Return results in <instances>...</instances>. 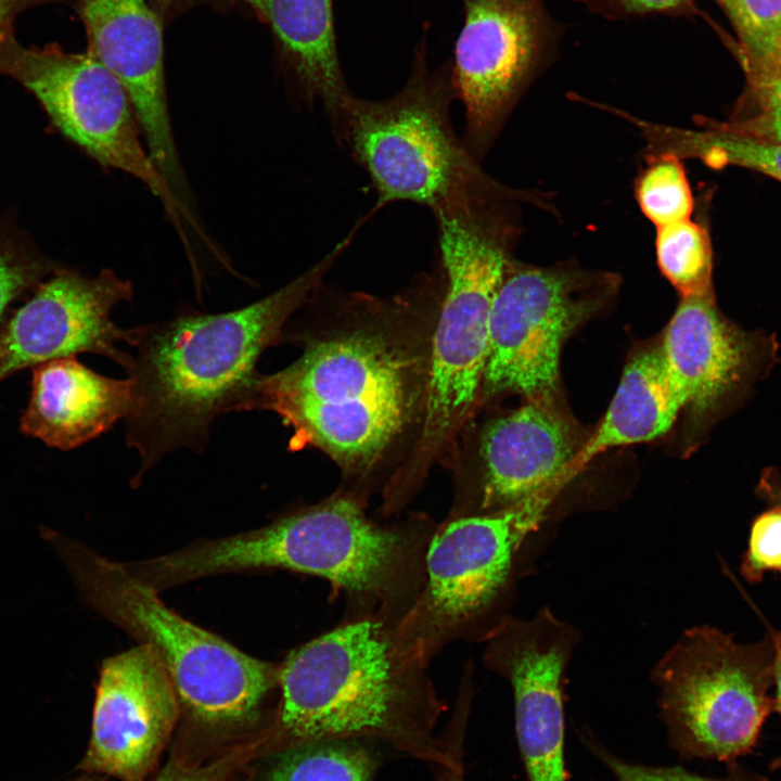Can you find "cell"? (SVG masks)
Masks as SVG:
<instances>
[{
    "mask_svg": "<svg viewBox=\"0 0 781 781\" xmlns=\"http://www.w3.org/2000/svg\"><path fill=\"white\" fill-rule=\"evenodd\" d=\"M755 494L768 505L781 507V471L776 468L763 470Z\"/></svg>",
    "mask_w": 781,
    "mask_h": 781,
    "instance_id": "obj_35",
    "label": "cell"
},
{
    "mask_svg": "<svg viewBox=\"0 0 781 781\" xmlns=\"http://www.w3.org/2000/svg\"><path fill=\"white\" fill-rule=\"evenodd\" d=\"M558 494L510 510L446 520L426 555L424 586L397 625L401 644L430 663L456 641L484 642L507 615L503 604L518 554Z\"/></svg>",
    "mask_w": 781,
    "mask_h": 781,
    "instance_id": "obj_8",
    "label": "cell"
},
{
    "mask_svg": "<svg viewBox=\"0 0 781 781\" xmlns=\"http://www.w3.org/2000/svg\"><path fill=\"white\" fill-rule=\"evenodd\" d=\"M682 411V396L661 348L638 353L626 364L599 425L575 457L572 476L611 448L650 441L666 434Z\"/></svg>",
    "mask_w": 781,
    "mask_h": 781,
    "instance_id": "obj_21",
    "label": "cell"
},
{
    "mask_svg": "<svg viewBox=\"0 0 781 781\" xmlns=\"http://www.w3.org/2000/svg\"><path fill=\"white\" fill-rule=\"evenodd\" d=\"M171 755L152 781H239L253 761L270 753L267 728L226 739L184 727Z\"/></svg>",
    "mask_w": 781,
    "mask_h": 781,
    "instance_id": "obj_23",
    "label": "cell"
},
{
    "mask_svg": "<svg viewBox=\"0 0 781 781\" xmlns=\"http://www.w3.org/2000/svg\"><path fill=\"white\" fill-rule=\"evenodd\" d=\"M84 24L86 51L126 89L154 164L171 185L184 187L170 125L164 24L145 0H66Z\"/></svg>",
    "mask_w": 781,
    "mask_h": 781,
    "instance_id": "obj_18",
    "label": "cell"
},
{
    "mask_svg": "<svg viewBox=\"0 0 781 781\" xmlns=\"http://www.w3.org/2000/svg\"><path fill=\"white\" fill-rule=\"evenodd\" d=\"M586 438L553 398L527 399L491 421L481 441L482 473L447 520L489 515L560 490Z\"/></svg>",
    "mask_w": 781,
    "mask_h": 781,
    "instance_id": "obj_17",
    "label": "cell"
},
{
    "mask_svg": "<svg viewBox=\"0 0 781 781\" xmlns=\"http://www.w3.org/2000/svg\"><path fill=\"white\" fill-rule=\"evenodd\" d=\"M180 712L174 683L149 644L105 658L95 687L90 740L77 769L120 781H146Z\"/></svg>",
    "mask_w": 781,
    "mask_h": 781,
    "instance_id": "obj_16",
    "label": "cell"
},
{
    "mask_svg": "<svg viewBox=\"0 0 781 781\" xmlns=\"http://www.w3.org/2000/svg\"><path fill=\"white\" fill-rule=\"evenodd\" d=\"M351 242L345 236L306 272L245 307L139 327L126 370L133 398L125 419L127 445L141 460L136 478L179 448L204 449L213 421L239 410L261 354Z\"/></svg>",
    "mask_w": 781,
    "mask_h": 781,
    "instance_id": "obj_2",
    "label": "cell"
},
{
    "mask_svg": "<svg viewBox=\"0 0 781 781\" xmlns=\"http://www.w3.org/2000/svg\"><path fill=\"white\" fill-rule=\"evenodd\" d=\"M438 524L424 514L381 524L351 496L334 495L266 526L200 540L148 559L157 590L227 573L285 569L318 576L345 601L343 620L398 625L425 581L426 555Z\"/></svg>",
    "mask_w": 781,
    "mask_h": 781,
    "instance_id": "obj_1",
    "label": "cell"
},
{
    "mask_svg": "<svg viewBox=\"0 0 781 781\" xmlns=\"http://www.w3.org/2000/svg\"><path fill=\"white\" fill-rule=\"evenodd\" d=\"M0 74L29 90L59 130L92 158L149 187L181 232V200L143 148L126 89L97 57L55 42L25 46L12 31L0 38Z\"/></svg>",
    "mask_w": 781,
    "mask_h": 781,
    "instance_id": "obj_11",
    "label": "cell"
},
{
    "mask_svg": "<svg viewBox=\"0 0 781 781\" xmlns=\"http://www.w3.org/2000/svg\"><path fill=\"white\" fill-rule=\"evenodd\" d=\"M451 73L465 110L463 143L479 161L534 79L558 56L566 26L543 0H462Z\"/></svg>",
    "mask_w": 781,
    "mask_h": 781,
    "instance_id": "obj_12",
    "label": "cell"
},
{
    "mask_svg": "<svg viewBox=\"0 0 781 781\" xmlns=\"http://www.w3.org/2000/svg\"><path fill=\"white\" fill-rule=\"evenodd\" d=\"M38 277V269L0 252V328L9 318V308Z\"/></svg>",
    "mask_w": 781,
    "mask_h": 781,
    "instance_id": "obj_32",
    "label": "cell"
},
{
    "mask_svg": "<svg viewBox=\"0 0 781 781\" xmlns=\"http://www.w3.org/2000/svg\"><path fill=\"white\" fill-rule=\"evenodd\" d=\"M71 781H105V779L103 778V776H100V774L85 773V774L80 776L79 778H76Z\"/></svg>",
    "mask_w": 781,
    "mask_h": 781,
    "instance_id": "obj_37",
    "label": "cell"
},
{
    "mask_svg": "<svg viewBox=\"0 0 781 781\" xmlns=\"http://www.w3.org/2000/svg\"><path fill=\"white\" fill-rule=\"evenodd\" d=\"M84 600L149 644L166 668L189 725L217 738L245 733L279 687L280 663L253 657L168 607L124 565L44 530Z\"/></svg>",
    "mask_w": 781,
    "mask_h": 781,
    "instance_id": "obj_4",
    "label": "cell"
},
{
    "mask_svg": "<svg viewBox=\"0 0 781 781\" xmlns=\"http://www.w3.org/2000/svg\"><path fill=\"white\" fill-rule=\"evenodd\" d=\"M606 763L617 781H768L765 777L738 765H734L732 771L726 777L710 779L690 773L678 767L654 768L629 764L607 756Z\"/></svg>",
    "mask_w": 781,
    "mask_h": 781,
    "instance_id": "obj_31",
    "label": "cell"
},
{
    "mask_svg": "<svg viewBox=\"0 0 781 781\" xmlns=\"http://www.w3.org/2000/svg\"><path fill=\"white\" fill-rule=\"evenodd\" d=\"M700 129H669L640 123L650 143V154L670 153L692 157L706 166L751 169L781 182V141L756 139L720 127L716 120L697 121Z\"/></svg>",
    "mask_w": 781,
    "mask_h": 781,
    "instance_id": "obj_22",
    "label": "cell"
},
{
    "mask_svg": "<svg viewBox=\"0 0 781 781\" xmlns=\"http://www.w3.org/2000/svg\"><path fill=\"white\" fill-rule=\"evenodd\" d=\"M241 0H151L150 5L164 25L171 23L185 12L200 5L227 10Z\"/></svg>",
    "mask_w": 781,
    "mask_h": 781,
    "instance_id": "obj_33",
    "label": "cell"
},
{
    "mask_svg": "<svg viewBox=\"0 0 781 781\" xmlns=\"http://www.w3.org/2000/svg\"><path fill=\"white\" fill-rule=\"evenodd\" d=\"M132 398L128 376L101 375L76 357L53 359L31 368V392L20 428L49 447L72 450L126 419Z\"/></svg>",
    "mask_w": 781,
    "mask_h": 781,
    "instance_id": "obj_19",
    "label": "cell"
},
{
    "mask_svg": "<svg viewBox=\"0 0 781 781\" xmlns=\"http://www.w3.org/2000/svg\"><path fill=\"white\" fill-rule=\"evenodd\" d=\"M769 635L773 645L774 710L781 716V631L771 629ZM771 768L773 770H781V755L772 761Z\"/></svg>",
    "mask_w": 781,
    "mask_h": 781,
    "instance_id": "obj_36",
    "label": "cell"
},
{
    "mask_svg": "<svg viewBox=\"0 0 781 781\" xmlns=\"http://www.w3.org/2000/svg\"><path fill=\"white\" fill-rule=\"evenodd\" d=\"M635 197L656 228L689 219L694 199L681 158L670 153L648 155V166L635 181Z\"/></svg>",
    "mask_w": 781,
    "mask_h": 781,
    "instance_id": "obj_26",
    "label": "cell"
},
{
    "mask_svg": "<svg viewBox=\"0 0 781 781\" xmlns=\"http://www.w3.org/2000/svg\"><path fill=\"white\" fill-rule=\"evenodd\" d=\"M744 74L745 90L734 111L716 123L743 136L781 141V61Z\"/></svg>",
    "mask_w": 781,
    "mask_h": 781,
    "instance_id": "obj_28",
    "label": "cell"
},
{
    "mask_svg": "<svg viewBox=\"0 0 781 781\" xmlns=\"http://www.w3.org/2000/svg\"><path fill=\"white\" fill-rule=\"evenodd\" d=\"M372 770L366 751L336 741L284 751L264 781H371Z\"/></svg>",
    "mask_w": 781,
    "mask_h": 781,
    "instance_id": "obj_25",
    "label": "cell"
},
{
    "mask_svg": "<svg viewBox=\"0 0 781 781\" xmlns=\"http://www.w3.org/2000/svg\"><path fill=\"white\" fill-rule=\"evenodd\" d=\"M426 35L415 48L406 85L383 100L353 94L334 135L376 191L371 214L395 202L433 210L489 178L456 135L451 63L431 69Z\"/></svg>",
    "mask_w": 781,
    "mask_h": 781,
    "instance_id": "obj_7",
    "label": "cell"
},
{
    "mask_svg": "<svg viewBox=\"0 0 781 781\" xmlns=\"http://www.w3.org/2000/svg\"><path fill=\"white\" fill-rule=\"evenodd\" d=\"M739 40L743 72L781 61V0H715Z\"/></svg>",
    "mask_w": 781,
    "mask_h": 781,
    "instance_id": "obj_27",
    "label": "cell"
},
{
    "mask_svg": "<svg viewBox=\"0 0 781 781\" xmlns=\"http://www.w3.org/2000/svg\"><path fill=\"white\" fill-rule=\"evenodd\" d=\"M427 667L397 625L342 620L280 663L274 751L367 735L415 747L443 707Z\"/></svg>",
    "mask_w": 781,
    "mask_h": 781,
    "instance_id": "obj_3",
    "label": "cell"
},
{
    "mask_svg": "<svg viewBox=\"0 0 781 781\" xmlns=\"http://www.w3.org/2000/svg\"><path fill=\"white\" fill-rule=\"evenodd\" d=\"M445 292L433 337L421 446L434 452L482 389L494 303L521 235L505 206L470 199L433 213Z\"/></svg>",
    "mask_w": 781,
    "mask_h": 781,
    "instance_id": "obj_6",
    "label": "cell"
},
{
    "mask_svg": "<svg viewBox=\"0 0 781 781\" xmlns=\"http://www.w3.org/2000/svg\"><path fill=\"white\" fill-rule=\"evenodd\" d=\"M132 294L131 282L111 269L97 277L59 271L0 328V383L23 369L81 353L107 357L127 370L132 356L118 344L132 347L139 327L121 329L111 312Z\"/></svg>",
    "mask_w": 781,
    "mask_h": 781,
    "instance_id": "obj_15",
    "label": "cell"
},
{
    "mask_svg": "<svg viewBox=\"0 0 781 781\" xmlns=\"http://www.w3.org/2000/svg\"><path fill=\"white\" fill-rule=\"evenodd\" d=\"M618 280L573 263L542 267L512 258L494 303L482 390L553 398L565 340L611 300Z\"/></svg>",
    "mask_w": 781,
    "mask_h": 781,
    "instance_id": "obj_10",
    "label": "cell"
},
{
    "mask_svg": "<svg viewBox=\"0 0 781 781\" xmlns=\"http://www.w3.org/2000/svg\"><path fill=\"white\" fill-rule=\"evenodd\" d=\"M684 411L703 430L739 409L778 362L772 333L727 318L714 292L681 298L660 346Z\"/></svg>",
    "mask_w": 781,
    "mask_h": 781,
    "instance_id": "obj_14",
    "label": "cell"
},
{
    "mask_svg": "<svg viewBox=\"0 0 781 781\" xmlns=\"http://www.w3.org/2000/svg\"><path fill=\"white\" fill-rule=\"evenodd\" d=\"M655 254L681 298L714 292L712 241L704 226L689 218L656 228Z\"/></svg>",
    "mask_w": 781,
    "mask_h": 781,
    "instance_id": "obj_24",
    "label": "cell"
},
{
    "mask_svg": "<svg viewBox=\"0 0 781 781\" xmlns=\"http://www.w3.org/2000/svg\"><path fill=\"white\" fill-rule=\"evenodd\" d=\"M607 21L652 15L686 16L695 11V0H573Z\"/></svg>",
    "mask_w": 781,
    "mask_h": 781,
    "instance_id": "obj_30",
    "label": "cell"
},
{
    "mask_svg": "<svg viewBox=\"0 0 781 781\" xmlns=\"http://www.w3.org/2000/svg\"><path fill=\"white\" fill-rule=\"evenodd\" d=\"M740 571L750 584L760 582L769 572H781L780 505H768L753 520Z\"/></svg>",
    "mask_w": 781,
    "mask_h": 781,
    "instance_id": "obj_29",
    "label": "cell"
},
{
    "mask_svg": "<svg viewBox=\"0 0 781 781\" xmlns=\"http://www.w3.org/2000/svg\"><path fill=\"white\" fill-rule=\"evenodd\" d=\"M661 707L688 755L737 765L774 710L773 645L738 642L708 625L687 629L652 669Z\"/></svg>",
    "mask_w": 781,
    "mask_h": 781,
    "instance_id": "obj_9",
    "label": "cell"
},
{
    "mask_svg": "<svg viewBox=\"0 0 781 781\" xmlns=\"http://www.w3.org/2000/svg\"><path fill=\"white\" fill-rule=\"evenodd\" d=\"M580 632L549 607L529 619L507 614L485 639V667L513 690L528 781H566L563 687Z\"/></svg>",
    "mask_w": 781,
    "mask_h": 781,
    "instance_id": "obj_13",
    "label": "cell"
},
{
    "mask_svg": "<svg viewBox=\"0 0 781 781\" xmlns=\"http://www.w3.org/2000/svg\"><path fill=\"white\" fill-rule=\"evenodd\" d=\"M441 781H462L457 771H450Z\"/></svg>",
    "mask_w": 781,
    "mask_h": 781,
    "instance_id": "obj_38",
    "label": "cell"
},
{
    "mask_svg": "<svg viewBox=\"0 0 781 781\" xmlns=\"http://www.w3.org/2000/svg\"><path fill=\"white\" fill-rule=\"evenodd\" d=\"M402 355L382 337L353 333L315 343L292 364L257 374L238 411L270 410L315 446L364 472L402 432L412 392Z\"/></svg>",
    "mask_w": 781,
    "mask_h": 781,
    "instance_id": "obj_5",
    "label": "cell"
},
{
    "mask_svg": "<svg viewBox=\"0 0 781 781\" xmlns=\"http://www.w3.org/2000/svg\"><path fill=\"white\" fill-rule=\"evenodd\" d=\"M268 25L278 63L308 105L321 102L337 131L353 95L337 50L333 0H241Z\"/></svg>",
    "mask_w": 781,
    "mask_h": 781,
    "instance_id": "obj_20",
    "label": "cell"
},
{
    "mask_svg": "<svg viewBox=\"0 0 781 781\" xmlns=\"http://www.w3.org/2000/svg\"><path fill=\"white\" fill-rule=\"evenodd\" d=\"M66 0H0V38L15 31V22L23 13Z\"/></svg>",
    "mask_w": 781,
    "mask_h": 781,
    "instance_id": "obj_34",
    "label": "cell"
}]
</instances>
